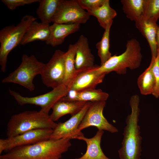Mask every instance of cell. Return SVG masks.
Segmentation results:
<instances>
[{
    "instance_id": "cell-1",
    "label": "cell",
    "mask_w": 159,
    "mask_h": 159,
    "mask_svg": "<svg viewBox=\"0 0 159 159\" xmlns=\"http://www.w3.org/2000/svg\"><path fill=\"white\" fill-rule=\"evenodd\" d=\"M70 139L62 138L44 141L13 148L1 155L0 159H59L71 146Z\"/></svg>"
},
{
    "instance_id": "cell-2",
    "label": "cell",
    "mask_w": 159,
    "mask_h": 159,
    "mask_svg": "<svg viewBox=\"0 0 159 159\" xmlns=\"http://www.w3.org/2000/svg\"><path fill=\"white\" fill-rule=\"evenodd\" d=\"M139 104V96H132L130 101L131 112L127 117L122 146L118 150L120 159H140L142 138L138 125Z\"/></svg>"
},
{
    "instance_id": "cell-3",
    "label": "cell",
    "mask_w": 159,
    "mask_h": 159,
    "mask_svg": "<svg viewBox=\"0 0 159 159\" xmlns=\"http://www.w3.org/2000/svg\"><path fill=\"white\" fill-rule=\"evenodd\" d=\"M57 124L51 120L49 114L40 111H26L11 117L7 123L6 134L8 138H11L33 130H53Z\"/></svg>"
},
{
    "instance_id": "cell-4",
    "label": "cell",
    "mask_w": 159,
    "mask_h": 159,
    "mask_svg": "<svg viewBox=\"0 0 159 159\" xmlns=\"http://www.w3.org/2000/svg\"><path fill=\"white\" fill-rule=\"evenodd\" d=\"M139 42L135 39L127 41L125 51L118 55L112 56L105 62L99 66L97 71L105 74L114 71L120 74L126 72L127 69L133 70L138 68L142 61V56Z\"/></svg>"
},
{
    "instance_id": "cell-5",
    "label": "cell",
    "mask_w": 159,
    "mask_h": 159,
    "mask_svg": "<svg viewBox=\"0 0 159 159\" xmlns=\"http://www.w3.org/2000/svg\"><path fill=\"white\" fill-rule=\"evenodd\" d=\"M36 18L26 15L16 25H9L0 31V66L3 72L6 70L7 58L10 52L20 43L31 23Z\"/></svg>"
},
{
    "instance_id": "cell-6",
    "label": "cell",
    "mask_w": 159,
    "mask_h": 159,
    "mask_svg": "<svg viewBox=\"0 0 159 159\" xmlns=\"http://www.w3.org/2000/svg\"><path fill=\"white\" fill-rule=\"evenodd\" d=\"M45 64L38 61L34 55L24 54L19 67L3 79L2 82L18 84L33 91L35 88L33 80L37 75L41 74Z\"/></svg>"
},
{
    "instance_id": "cell-7",
    "label": "cell",
    "mask_w": 159,
    "mask_h": 159,
    "mask_svg": "<svg viewBox=\"0 0 159 159\" xmlns=\"http://www.w3.org/2000/svg\"><path fill=\"white\" fill-rule=\"evenodd\" d=\"M67 86L63 84L45 94L33 97H24L19 93L9 90L10 95L13 96L17 103L20 106L31 104L39 106L40 111L49 114L55 103L67 92Z\"/></svg>"
},
{
    "instance_id": "cell-8",
    "label": "cell",
    "mask_w": 159,
    "mask_h": 159,
    "mask_svg": "<svg viewBox=\"0 0 159 159\" xmlns=\"http://www.w3.org/2000/svg\"><path fill=\"white\" fill-rule=\"evenodd\" d=\"M65 53L60 50H56L46 64L40 75L43 83L46 87L53 89L63 84L65 74Z\"/></svg>"
},
{
    "instance_id": "cell-9",
    "label": "cell",
    "mask_w": 159,
    "mask_h": 159,
    "mask_svg": "<svg viewBox=\"0 0 159 159\" xmlns=\"http://www.w3.org/2000/svg\"><path fill=\"white\" fill-rule=\"evenodd\" d=\"M53 130L38 129L27 131L17 135L0 139V154L15 148L31 145L49 139Z\"/></svg>"
},
{
    "instance_id": "cell-10",
    "label": "cell",
    "mask_w": 159,
    "mask_h": 159,
    "mask_svg": "<svg viewBox=\"0 0 159 159\" xmlns=\"http://www.w3.org/2000/svg\"><path fill=\"white\" fill-rule=\"evenodd\" d=\"M90 15L80 5L78 0H60L54 23L83 24Z\"/></svg>"
},
{
    "instance_id": "cell-11",
    "label": "cell",
    "mask_w": 159,
    "mask_h": 159,
    "mask_svg": "<svg viewBox=\"0 0 159 159\" xmlns=\"http://www.w3.org/2000/svg\"><path fill=\"white\" fill-rule=\"evenodd\" d=\"M106 105L105 101L91 102L79 127L81 131L82 130L94 126L98 130H105L112 133L118 132V130L110 123L104 117L103 111Z\"/></svg>"
},
{
    "instance_id": "cell-12",
    "label": "cell",
    "mask_w": 159,
    "mask_h": 159,
    "mask_svg": "<svg viewBox=\"0 0 159 159\" xmlns=\"http://www.w3.org/2000/svg\"><path fill=\"white\" fill-rule=\"evenodd\" d=\"M91 103L90 102H87L78 113L72 116L67 121L57 123L56 127L53 130L49 139H77L79 137L84 135L79 130V127Z\"/></svg>"
},
{
    "instance_id": "cell-13",
    "label": "cell",
    "mask_w": 159,
    "mask_h": 159,
    "mask_svg": "<svg viewBox=\"0 0 159 159\" xmlns=\"http://www.w3.org/2000/svg\"><path fill=\"white\" fill-rule=\"evenodd\" d=\"M99 66L96 65L92 68L76 71L75 75L67 85L68 91L95 89L97 85L102 82L105 75L97 71Z\"/></svg>"
},
{
    "instance_id": "cell-14",
    "label": "cell",
    "mask_w": 159,
    "mask_h": 159,
    "mask_svg": "<svg viewBox=\"0 0 159 159\" xmlns=\"http://www.w3.org/2000/svg\"><path fill=\"white\" fill-rule=\"evenodd\" d=\"M76 50L75 67L77 71L94 67V57L90 50L87 38L81 35L75 43Z\"/></svg>"
},
{
    "instance_id": "cell-15",
    "label": "cell",
    "mask_w": 159,
    "mask_h": 159,
    "mask_svg": "<svg viewBox=\"0 0 159 159\" xmlns=\"http://www.w3.org/2000/svg\"><path fill=\"white\" fill-rule=\"evenodd\" d=\"M80 24H60L54 23L49 26L50 35L45 43L55 47L62 44L68 35L78 31Z\"/></svg>"
},
{
    "instance_id": "cell-16",
    "label": "cell",
    "mask_w": 159,
    "mask_h": 159,
    "mask_svg": "<svg viewBox=\"0 0 159 159\" xmlns=\"http://www.w3.org/2000/svg\"><path fill=\"white\" fill-rule=\"evenodd\" d=\"M109 94L100 89L86 90L79 91L69 90L67 93L60 100L64 101H82L94 102L105 101L107 99Z\"/></svg>"
},
{
    "instance_id": "cell-17",
    "label": "cell",
    "mask_w": 159,
    "mask_h": 159,
    "mask_svg": "<svg viewBox=\"0 0 159 159\" xmlns=\"http://www.w3.org/2000/svg\"><path fill=\"white\" fill-rule=\"evenodd\" d=\"M104 133V130H99L92 138H86L84 135L78 137L77 139L85 142L87 150L81 157L74 159H112L105 155L101 147V140Z\"/></svg>"
},
{
    "instance_id": "cell-18",
    "label": "cell",
    "mask_w": 159,
    "mask_h": 159,
    "mask_svg": "<svg viewBox=\"0 0 159 159\" xmlns=\"http://www.w3.org/2000/svg\"><path fill=\"white\" fill-rule=\"evenodd\" d=\"M136 28L145 37L149 44L152 58H155L158 54L156 34L158 26L155 22L143 16L135 22Z\"/></svg>"
},
{
    "instance_id": "cell-19",
    "label": "cell",
    "mask_w": 159,
    "mask_h": 159,
    "mask_svg": "<svg viewBox=\"0 0 159 159\" xmlns=\"http://www.w3.org/2000/svg\"><path fill=\"white\" fill-rule=\"evenodd\" d=\"M87 102L82 101H64L59 100L52 108L51 114L49 115L54 122L57 120L62 116L68 114L72 116L79 112Z\"/></svg>"
},
{
    "instance_id": "cell-20",
    "label": "cell",
    "mask_w": 159,
    "mask_h": 159,
    "mask_svg": "<svg viewBox=\"0 0 159 159\" xmlns=\"http://www.w3.org/2000/svg\"><path fill=\"white\" fill-rule=\"evenodd\" d=\"M49 24L32 22L27 29L20 43L24 45L37 40L46 42L50 35Z\"/></svg>"
},
{
    "instance_id": "cell-21",
    "label": "cell",
    "mask_w": 159,
    "mask_h": 159,
    "mask_svg": "<svg viewBox=\"0 0 159 159\" xmlns=\"http://www.w3.org/2000/svg\"><path fill=\"white\" fill-rule=\"evenodd\" d=\"M60 0H40L36 14L41 22L46 24L53 21L57 13Z\"/></svg>"
},
{
    "instance_id": "cell-22",
    "label": "cell",
    "mask_w": 159,
    "mask_h": 159,
    "mask_svg": "<svg viewBox=\"0 0 159 159\" xmlns=\"http://www.w3.org/2000/svg\"><path fill=\"white\" fill-rule=\"evenodd\" d=\"M122 9L127 17L135 22L144 16L145 0H121Z\"/></svg>"
},
{
    "instance_id": "cell-23",
    "label": "cell",
    "mask_w": 159,
    "mask_h": 159,
    "mask_svg": "<svg viewBox=\"0 0 159 159\" xmlns=\"http://www.w3.org/2000/svg\"><path fill=\"white\" fill-rule=\"evenodd\" d=\"M89 15L95 17L100 26L105 29L107 25L113 23V19L117 16L116 11L111 7L110 1L106 0L101 7L92 11H87Z\"/></svg>"
},
{
    "instance_id": "cell-24",
    "label": "cell",
    "mask_w": 159,
    "mask_h": 159,
    "mask_svg": "<svg viewBox=\"0 0 159 159\" xmlns=\"http://www.w3.org/2000/svg\"><path fill=\"white\" fill-rule=\"evenodd\" d=\"M152 58L148 67L138 77L137 84L140 93L144 95L152 94L154 88L155 81L152 71L154 59Z\"/></svg>"
},
{
    "instance_id": "cell-25",
    "label": "cell",
    "mask_w": 159,
    "mask_h": 159,
    "mask_svg": "<svg viewBox=\"0 0 159 159\" xmlns=\"http://www.w3.org/2000/svg\"><path fill=\"white\" fill-rule=\"evenodd\" d=\"M76 47L75 44H70L64 55L65 74L63 84L67 86L75 75V67Z\"/></svg>"
},
{
    "instance_id": "cell-26",
    "label": "cell",
    "mask_w": 159,
    "mask_h": 159,
    "mask_svg": "<svg viewBox=\"0 0 159 159\" xmlns=\"http://www.w3.org/2000/svg\"><path fill=\"white\" fill-rule=\"evenodd\" d=\"M112 23L109 24L105 29L102 39L96 45L97 54L101 62L100 65L105 62L112 56L109 51L110 32Z\"/></svg>"
},
{
    "instance_id": "cell-27",
    "label": "cell",
    "mask_w": 159,
    "mask_h": 159,
    "mask_svg": "<svg viewBox=\"0 0 159 159\" xmlns=\"http://www.w3.org/2000/svg\"><path fill=\"white\" fill-rule=\"evenodd\" d=\"M143 17L157 22L159 19V0H145Z\"/></svg>"
},
{
    "instance_id": "cell-28",
    "label": "cell",
    "mask_w": 159,
    "mask_h": 159,
    "mask_svg": "<svg viewBox=\"0 0 159 159\" xmlns=\"http://www.w3.org/2000/svg\"><path fill=\"white\" fill-rule=\"evenodd\" d=\"M152 71L154 77L155 85L152 95L156 98L159 97V53L154 59Z\"/></svg>"
},
{
    "instance_id": "cell-29",
    "label": "cell",
    "mask_w": 159,
    "mask_h": 159,
    "mask_svg": "<svg viewBox=\"0 0 159 159\" xmlns=\"http://www.w3.org/2000/svg\"><path fill=\"white\" fill-rule=\"evenodd\" d=\"M106 0H78L81 7L87 11L94 10L102 6Z\"/></svg>"
},
{
    "instance_id": "cell-30",
    "label": "cell",
    "mask_w": 159,
    "mask_h": 159,
    "mask_svg": "<svg viewBox=\"0 0 159 159\" xmlns=\"http://www.w3.org/2000/svg\"><path fill=\"white\" fill-rule=\"evenodd\" d=\"M40 0H1L3 2L10 10H13L17 7L39 2Z\"/></svg>"
},
{
    "instance_id": "cell-31",
    "label": "cell",
    "mask_w": 159,
    "mask_h": 159,
    "mask_svg": "<svg viewBox=\"0 0 159 159\" xmlns=\"http://www.w3.org/2000/svg\"><path fill=\"white\" fill-rule=\"evenodd\" d=\"M156 42L158 53H159V25L158 26L156 30Z\"/></svg>"
},
{
    "instance_id": "cell-32",
    "label": "cell",
    "mask_w": 159,
    "mask_h": 159,
    "mask_svg": "<svg viewBox=\"0 0 159 159\" xmlns=\"http://www.w3.org/2000/svg\"><path fill=\"white\" fill-rule=\"evenodd\" d=\"M58 159L54 158V159Z\"/></svg>"
},
{
    "instance_id": "cell-33",
    "label": "cell",
    "mask_w": 159,
    "mask_h": 159,
    "mask_svg": "<svg viewBox=\"0 0 159 159\" xmlns=\"http://www.w3.org/2000/svg\"></svg>"
}]
</instances>
